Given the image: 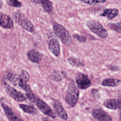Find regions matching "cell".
<instances>
[{
  "mask_svg": "<svg viewBox=\"0 0 121 121\" xmlns=\"http://www.w3.org/2000/svg\"><path fill=\"white\" fill-rule=\"evenodd\" d=\"M53 29L56 35L61 42L67 46H70L72 42V38L69 31L61 25L55 23L53 25Z\"/></svg>",
  "mask_w": 121,
  "mask_h": 121,
  "instance_id": "obj_1",
  "label": "cell"
},
{
  "mask_svg": "<svg viewBox=\"0 0 121 121\" xmlns=\"http://www.w3.org/2000/svg\"><path fill=\"white\" fill-rule=\"evenodd\" d=\"M79 95V91L73 82L68 86L65 97V101L71 107H74L77 104Z\"/></svg>",
  "mask_w": 121,
  "mask_h": 121,
  "instance_id": "obj_2",
  "label": "cell"
},
{
  "mask_svg": "<svg viewBox=\"0 0 121 121\" xmlns=\"http://www.w3.org/2000/svg\"><path fill=\"white\" fill-rule=\"evenodd\" d=\"M86 26L93 33L100 38H105L107 37V31L99 22L95 20H88L86 22Z\"/></svg>",
  "mask_w": 121,
  "mask_h": 121,
  "instance_id": "obj_3",
  "label": "cell"
},
{
  "mask_svg": "<svg viewBox=\"0 0 121 121\" xmlns=\"http://www.w3.org/2000/svg\"><path fill=\"white\" fill-rule=\"evenodd\" d=\"M14 19L18 25L23 29L29 32H33L34 31L35 28L33 24L23 13H16L14 15Z\"/></svg>",
  "mask_w": 121,
  "mask_h": 121,
  "instance_id": "obj_4",
  "label": "cell"
},
{
  "mask_svg": "<svg viewBox=\"0 0 121 121\" xmlns=\"http://www.w3.org/2000/svg\"><path fill=\"white\" fill-rule=\"evenodd\" d=\"M3 85L4 86L6 92L15 100L18 102H23L26 100L27 97L23 93L11 86L6 82V81L4 80Z\"/></svg>",
  "mask_w": 121,
  "mask_h": 121,
  "instance_id": "obj_5",
  "label": "cell"
},
{
  "mask_svg": "<svg viewBox=\"0 0 121 121\" xmlns=\"http://www.w3.org/2000/svg\"><path fill=\"white\" fill-rule=\"evenodd\" d=\"M35 104L37 108L44 114L52 118H55L56 117V115L52 108L42 99L40 98H36Z\"/></svg>",
  "mask_w": 121,
  "mask_h": 121,
  "instance_id": "obj_6",
  "label": "cell"
},
{
  "mask_svg": "<svg viewBox=\"0 0 121 121\" xmlns=\"http://www.w3.org/2000/svg\"><path fill=\"white\" fill-rule=\"evenodd\" d=\"M76 82L78 87L80 89H86L91 85V81L88 77L81 72L77 74L76 78Z\"/></svg>",
  "mask_w": 121,
  "mask_h": 121,
  "instance_id": "obj_7",
  "label": "cell"
},
{
  "mask_svg": "<svg viewBox=\"0 0 121 121\" xmlns=\"http://www.w3.org/2000/svg\"><path fill=\"white\" fill-rule=\"evenodd\" d=\"M52 105L54 111L57 115L62 120L65 121H67L68 119V115L62 103L58 100L53 99Z\"/></svg>",
  "mask_w": 121,
  "mask_h": 121,
  "instance_id": "obj_8",
  "label": "cell"
},
{
  "mask_svg": "<svg viewBox=\"0 0 121 121\" xmlns=\"http://www.w3.org/2000/svg\"><path fill=\"white\" fill-rule=\"evenodd\" d=\"M92 115L98 121H112L110 115L100 108L94 109L92 111Z\"/></svg>",
  "mask_w": 121,
  "mask_h": 121,
  "instance_id": "obj_9",
  "label": "cell"
},
{
  "mask_svg": "<svg viewBox=\"0 0 121 121\" xmlns=\"http://www.w3.org/2000/svg\"><path fill=\"white\" fill-rule=\"evenodd\" d=\"M48 48L51 53L55 56L58 57L60 54V43L55 37H52L48 43Z\"/></svg>",
  "mask_w": 121,
  "mask_h": 121,
  "instance_id": "obj_10",
  "label": "cell"
},
{
  "mask_svg": "<svg viewBox=\"0 0 121 121\" xmlns=\"http://www.w3.org/2000/svg\"><path fill=\"white\" fill-rule=\"evenodd\" d=\"M1 106L9 121H24L22 119L18 116L12 109L6 104L1 103Z\"/></svg>",
  "mask_w": 121,
  "mask_h": 121,
  "instance_id": "obj_11",
  "label": "cell"
},
{
  "mask_svg": "<svg viewBox=\"0 0 121 121\" xmlns=\"http://www.w3.org/2000/svg\"><path fill=\"white\" fill-rule=\"evenodd\" d=\"M104 107L112 110L121 109V100L119 99H107L103 104Z\"/></svg>",
  "mask_w": 121,
  "mask_h": 121,
  "instance_id": "obj_12",
  "label": "cell"
},
{
  "mask_svg": "<svg viewBox=\"0 0 121 121\" xmlns=\"http://www.w3.org/2000/svg\"><path fill=\"white\" fill-rule=\"evenodd\" d=\"M28 59L32 62L39 63L43 58V54L35 50H31L27 53Z\"/></svg>",
  "mask_w": 121,
  "mask_h": 121,
  "instance_id": "obj_13",
  "label": "cell"
},
{
  "mask_svg": "<svg viewBox=\"0 0 121 121\" xmlns=\"http://www.w3.org/2000/svg\"><path fill=\"white\" fill-rule=\"evenodd\" d=\"M13 21L9 15L0 13L1 27L5 29H10L13 27Z\"/></svg>",
  "mask_w": 121,
  "mask_h": 121,
  "instance_id": "obj_14",
  "label": "cell"
},
{
  "mask_svg": "<svg viewBox=\"0 0 121 121\" xmlns=\"http://www.w3.org/2000/svg\"><path fill=\"white\" fill-rule=\"evenodd\" d=\"M118 14L119 10L117 9H106L100 15L106 17L108 19L111 20L116 17L118 15Z\"/></svg>",
  "mask_w": 121,
  "mask_h": 121,
  "instance_id": "obj_15",
  "label": "cell"
},
{
  "mask_svg": "<svg viewBox=\"0 0 121 121\" xmlns=\"http://www.w3.org/2000/svg\"><path fill=\"white\" fill-rule=\"evenodd\" d=\"M121 81L119 79L113 78H108L104 79L102 82V85L105 86L109 87H114L117 86Z\"/></svg>",
  "mask_w": 121,
  "mask_h": 121,
  "instance_id": "obj_16",
  "label": "cell"
},
{
  "mask_svg": "<svg viewBox=\"0 0 121 121\" xmlns=\"http://www.w3.org/2000/svg\"><path fill=\"white\" fill-rule=\"evenodd\" d=\"M19 107L25 112L28 114H35L37 112L36 109L33 105L26 104H19Z\"/></svg>",
  "mask_w": 121,
  "mask_h": 121,
  "instance_id": "obj_17",
  "label": "cell"
},
{
  "mask_svg": "<svg viewBox=\"0 0 121 121\" xmlns=\"http://www.w3.org/2000/svg\"><path fill=\"white\" fill-rule=\"evenodd\" d=\"M40 4L44 10L48 13H50L52 10V3L50 0H42Z\"/></svg>",
  "mask_w": 121,
  "mask_h": 121,
  "instance_id": "obj_18",
  "label": "cell"
},
{
  "mask_svg": "<svg viewBox=\"0 0 121 121\" xmlns=\"http://www.w3.org/2000/svg\"><path fill=\"white\" fill-rule=\"evenodd\" d=\"M68 61L70 64L73 66L79 67L83 66L84 65V63L82 61L80 60L77 58H74L73 57H71L68 58Z\"/></svg>",
  "mask_w": 121,
  "mask_h": 121,
  "instance_id": "obj_19",
  "label": "cell"
},
{
  "mask_svg": "<svg viewBox=\"0 0 121 121\" xmlns=\"http://www.w3.org/2000/svg\"><path fill=\"white\" fill-rule=\"evenodd\" d=\"M107 26L111 29L118 33L121 34V22L116 23H109Z\"/></svg>",
  "mask_w": 121,
  "mask_h": 121,
  "instance_id": "obj_20",
  "label": "cell"
},
{
  "mask_svg": "<svg viewBox=\"0 0 121 121\" xmlns=\"http://www.w3.org/2000/svg\"><path fill=\"white\" fill-rule=\"evenodd\" d=\"M7 2L9 5L16 8L21 7L22 5V3L18 0H7Z\"/></svg>",
  "mask_w": 121,
  "mask_h": 121,
  "instance_id": "obj_21",
  "label": "cell"
},
{
  "mask_svg": "<svg viewBox=\"0 0 121 121\" xmlns=\"http://www.w3.org/2000/svg\"><path fill=\"white\" fill-rule=\"evenodd\" d=\"M80 0L84 3L89 4V5L102 3L105 2L106 1V0Z\"/></svg>",
  "mask_w": 121,
  "mask_h": 121,
  "instance_id": "obj_22",
  "label": "cell"
},
{
  "mask_svg": "<svg viewBox=\"0 0 121 121\" xmlns=\"http://www.w3.org/2000/svg\"><path fill=\"white\" fill-rule=\"evenodd\" d=\"M50 78L55 81H60L61 80V78L60 74L58 72H54L50 76Z\"/></svg>",
  "mask_w": 121,
  "mask_h": 121,
  "instance_id": "obj_23",
  "label": "cell"
},
{
  "mask_svg": "<svg viewBox=\"0 0 121 121\" xmlns=\"http://www.w3.org/2000/svg\"><path fill=\"white\" fill-rule=\"evenodd\" d=\"M73 37L75 39L80 43H85L86 41V37L84 36L76 34L73 35Z\"/></svg>",
  "mask_w": 121,
  "mask_h": 121,
  "instance_id": "obj_24",
  "label": "cell"
},
{
  "mask_svg": "<svg viewBox=\"0 0 121 121\" xmlns=\"http://www.w3.org/2000/svg\"><path fill=\"white\" fill-rule=\"evenodd\" d=\"M110 69L112 71H117L118 70L119 68L117 66H111L110 68Z\"/></svg>",
  "mask_w": 121,
  "mask_h": 121,
  "instance_id": "obj_25",
  "label": "cell"
},
{
  "mask_svg": "<svg viewBox=\"0 0 121 121\" xmlns=\"http://www.w3.org/2000/svg\"><path fill=\"white\" fill-rule=\"evenodd\" d=\"M33 2L36 3V4H40L41 2L42 1V0H31Z\"/></svg>",
  "mask_w": 121,
  "mask_h": 121,
  "instance_id": "obj_26",
  "label": "cell"
},
{
  "mask_svg": "<svg viewBox=\"0 0 121 121\" xmlns=\"http://www.w3.org/2000/svg\"><path fill=\"white\" fill-rule=\"evenodd\" d=\"M43 121H51L49 118L47 117H44L43 119Z\"/></svg>",
  "mask_w": 121,
  "mask_h": 121,
  "instance_id": "obj_27",
  "label": "cell"
},
{
  "mask_svg": "<svg viewBox=\"0 0 121 121\" xmlns=\"http://www.w3.org/2000/svg\"><path fill=\"white\" fill-rule=\"evenodd\" d=\"M119 119L120 121H121V109L120 110V114H119Z\"/></svg>",
  "mask_w": 121,
  "mask_h": 121,
  "instance_id": "obj_28",
  "label": "cell"
}]
</instances>
